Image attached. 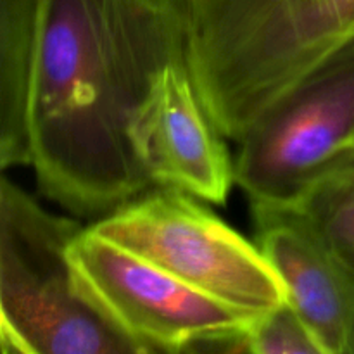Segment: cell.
Instances as JSON below:
<instances>
[{
	"label": "cell",
	"mask_w": 354,
	"mask_h": 354,
	"mask_svg": "<svg viewBox=\"0 0 354 354\" xmlns=\"http://www.w3.org/2000/svg\"><path fill=\"white\" fill-rule=\"evenodd\" d=\"M182 54V0H38L28 140L40 194L102 218L152 189L133 127Z\"/></svg>",
	"instance_id": "obj_1"
},
{
	"label": "cell",
	"mask_w": 354,
	"mask_h": 354,
	"mask_svg": "<svg viewBox=\"0 0 354 354\" xmlns=\"http://www.w3.org/2000/svg\"><path fill=\"white\" fill-rule=\"evenodd\" d=\"M354 38V0H187L185 54L218 123L248 128Z\"/></svg>",
	"instance_id": "obj_2"
},
{
	"label": "cell",
	"mask_w": 354,
	"mask_h": 354,
	"mask_svg": "<svg viewBox=\"0 0 354 354\" xmlns=\"http://www.w3.org/2000/svg\"><path fill=\"white\" fill-rule=\"evenodd\" d=\"M85 227L0 182L2 354H145L90 297L69 259Z\"/></svg>",
	"instance_id": "obj_3"
},
{
	"label": "cell",
	"mask_w": 354,
	"mask_h": 354,
	"mask_svg": "<svg viewBox=\"0 0 354 354\" xmlns=\"http://www.w3.org/2000/svg\"><path fill=\"white\" fill-rule=\"evenodd\" d=\"M199 201L152 187L88 228L254 320L287 303L286 286L259 245Z\"/></svg>",
	"instance_id": "obj_4"
},
{
	"label": "cell",
	"mask_w": 354,
	"mask_h": 354,
	"mask_svg": "<svg viewBox=\"0 0 354 354\" xmlns=\"http://www.w3.org/2000/svg\"><path fill=\"white\" fill-rule=\"evenodd\" d=\"M235 156V183L251 207H289L354 154V38L272 104Z\"/></svg>",
	"instance_id": "obj_5"
},
{
	"label": "cell",
	"mask_w": 354,
	"mask_h": 354,
	"mask_svg": "<svg viewBox=\"0 0 354 354\" xmlns=\"http://www.w3.org/2000/svg\"><path fill=\"white\" fill-rule=\"evenodd\" d=\"M80 283L151 353H245L254 318L199 292L135 252L83 228L69 245Z\"/></svg>",
	"instance_id": "obj_6"
},
{
	"label": "cell",
	"mask_w": 354,
	"mask_h": 354,
	"mask_svg": "<svg viewBox=\"0 0 354 354\" xmlns=\"http://www.w3.org/2000/svg\"><path fill=\"white\" fill-rule=\"evenodd\" d=\"M225 138L197 90L185 54L178 55L165 68L133 127L135 151L152 187L225 204L235 185V161Z\"/></svg>",
	"instance_id": "obj_7"
},
{
	"label": "cell",
	"mask_w": 354,
	"mask_h": 354,
	"mask_svg": "<svg viewBox=\"0 0 354 354\" xmlns=\"http://www.w3.org/2000/svg\"><path fill=\"white\" fill-rule=\"evenodd\" d=\"M256 244L270 259L324 354H354V273L286 207H251Z\"/></svg>",
	"instance_id": "obj_8"
},
{
	"label": "cell",
	"mask_w": 354,
	"mask_h": 354,
	"mask_svg": "<svg viewBox=\"0 0 354 354\" xmlns=\"http://www.w3.org/2000/svg\"><path fill=\"white\" fill-rule=\"evenodd\" d=\"M38 0H0V168L30 166L28 107Z\"/></svg>",
	"instance_id": "obj_9"
},
{
	"label": "cell",
	"mask_w": 354,
	"mask_h": 354,
	"mask_svg": "<svg viewBox=\"0 0 354 354\" xmlns=\"http://www.w3.org/2000/svg\"><path fill=\"white\" fill-rule=\"evenodd\" d=\"M286 209L354 273V154L315 180Z\"/></svg>",
	"instance_id": "obj_10"
},
{
	"label": "cell",
	"mask_w": 354,
	"mask_h": 354,
	"mask_svg": "<svg viewBox=\"0 0 354 354\" xmlns=\"http://www.w3.org/2000/svg\"><path fill=\"white\" fill-rule=\"evenodd\" d=\"M245 353L324 354L289 301L252 322L245 335Z\"/></svg>",
	"instance_id": "obj_11"
}]
</instances>
